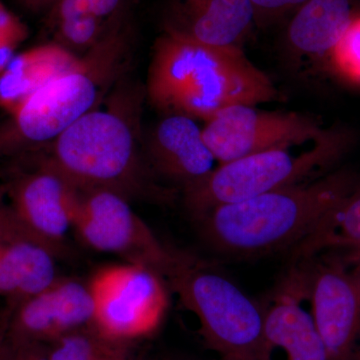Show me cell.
<instances>
[{
	"label": "cell",
	"mask_w": 360,
	"mask_h": 360,
	"mask_svg": "<svg viewBox=\"0 0 360 360\" xmlns=\"http://www.w3.org/2000/svg\"><path fill=\"white\" fill-rule=\"evenodd\" d=\"M94 314L89 283L58 277L46 290L4 315L6 335L49 345L72 331L91 326Z\"/></svg>",
	"instance_id": "cell-12"
},
{
	"label": "cell",
	"mask_w": 360,
	"mask_h": 360,
	"mask_svg": "<svg viewBox=\"0 0 360 360\" xmlns=\"http://www.w3.org/2000/svg\"><path fill=\"white\" fill-rule=\"evenodd\" d=\"M89 285L94 304L91 328L110 342L122 345L153 335L167 314L165 278L150 267L106 265Z\"/></svg>",
	"instance_id": "cell-7"
},
{
	"label": "cell",
	"mask_w": 360,
	"mask_h": 360,
	"mask_svg": "<svg viewBox=\"0 0 360 360\" xmlns=\"http://www.w3.org/2000/svg\"><path fill=\"white\" fill-rule=\"evenodd\" d=\"M355 187L350 175H329L217 206L196 220L205 243L217 252L259 257L293 250Z\"/></svg>",
	"instance_id": "cell-3"
},
{
	"label": "cell",
	"mask_w": 360,
	"mask_h": 360,
	"mask_svg": "<svg viewBox=\"0 0 360 360\" xmlns=\"http://www.w3.org/2000/svg\"><path fill=\"white\" fill-rule=\"evenodd\" d=\"M20 1L32 11H41L44 8H51L56 0H20Z\"/></svg>",
	"instance_id": "cell-28"
},
{
	"label": "cell",
	"mask_w": 360,
	"mask_h": 360,
	"mask_svg": "<svg viewBox=\"0 0 360 360\" xmlns=\"http://www.w3.org/2000/svg\"><path fill=\"white\" fill-rule=\"evenodd\" d=\"M354 257L356 258L357 262H360V251H355Z\"/></svg>",
	"instance_id": "cell-31"
},
{
	"label": "cell",
	"mask_w": 360,
	"mask_h": 360,
	"mask_svg": "<svg viewBox=\"0 0 360 360\" xmlns=\"http://www.w3.org/2000/svg\"><path fill=\"white\" fill-rule=\"evenodd\" d=\"M0 184L20 219L65 253L80 191L56 169L28 151L1 162Z\"/></svg>",
	"instance_id": "cell-8"
},
{
	"label": "cell",
	"mask_w": 360,
	"mask_h": 360,
	"mask_svg": "<svg viewBox=\"0 0 360 360\" xmlns=\"http://www.w3.org/2000/svg\"><path fill=\"white\" fill-rule=\"evenodd\" d=\"M300 264L328 360L354 359L360 341V262L354 271L335 262Z\"/></svg>",
	"instance_id": "cell-11"
},
{
	"label": "cell",
	"mask_w": 360,
	"mask_h": 360,
	"mask_svg": "<svg viewBox=\"0 0 360 360\" xmlns=\"http://www.w3.org/2000/svg\"><path fill=\"white\" fill-rule=\"evenodd\" d=\"M329 248H350L360 251V186L347 194L292 250L296 264L309 262L316 253Z\"/></svg>",
	"instance_id": "cell-19"
},
{
	"label": "cell",
	"mask_w": 360,
	"mask_h": 360,
	"mask_svg": "<svg viewBox=\"0 0 360 360\" xmlns=\"http://www.w3.org/2000/svg\"><path fill=\"white\" fill-rule=\"evenodd\" d=\"M144 87L125 75L98 106L49 146L32 151L79 191L103 189L129 200L170 202L174 189L158 186L144 153Z\"/></svg>",
	"instance_id": "cell-1"
},
{
	"label": "cell",
	"mask_w": 360,
	"mask_h": 360,
	"mask_svg": "<svg viewBox=\"0 0 360 360\" xmlns=\"http://www.w3.org/2000/svg\"><path fill=\"white\" fill-rule=\"evenodd\" d=\"M329 59L341 77L360 85V13Z\"/></svg>",
	"instance_id": "cell-23"
},
{
	"label": "cell",
	"mask_w": 360,
	"mask_h": 360,
	"mask_svg": "<svg viewBox=\"0 0 360 360\" xmlns=\"http://www.w3.org/2000/svg\"><path fill=\"white\" fill-rule=\"evenodd\" d=\"M78 58L53 41L14 54L0 73V110L13 115L45 85L72 68Z\"/></svg>",
	"instance_id": "cell-16"
},
{
	"label": "cell",
	"mask_w": 360,
	"mask_h": 360,
	"mask_svg": "<svg viewBox=\"0 0 360 360\" xmlns=\"http://www.w3.org/2000/svg\"><path fill=\"white\" fill-rule=\"evenodd\" d=\"M0 360H49L47 345L6 335L0 347Z\"/></svg>",
	"instance_id": "cell-25"
},
{
	"label": "cell",
	"mask_w": 360,
	"mask_h": 360,
	"mask_svg": "<svg viewBox=\"0 0 360 360\" xmlns=\"http://www.w3.org/2000/svg\"><path fill=\"white\" fill-rule=\"evenodd\" d=\"M307 290L293 270L265 309L264 347L259 360H328L310 311L302 307Z\"/></svg>",
	"instance_id": "cell-13"
},
{
	"label": "cell",
	"mask_w": 360,
	"mask_h": 360,
	"mask_svg": "<svg viewBox=\"0 0 360 360\" xmlns=\"http://www.w3.org/2000/svg\"><path fill=\"white\" fill-rule=\"evenodd\" d=\"M54 251L32 241L0 243V296L11 311L58 278Z\"/></svg>",
	"instance_id": "cell-18"
},
{
	"label": "cell",
	"mask_w": 360,
	"mask_h": 360,
	"mask_svg": "<svg viewBox=\"0 0 360 360\" xmlns=\"http://www.w3.org/2000/svg\"><path fill=\"white\" fill-rule=\"evenodd\" d=\"M255 20L251 0H167L165 32L213 47H239Z\"/></svg>",
	"instance_id": "cell-15"
},
{
	"label": "cell",
	"mask_w": 360,
	"mask_h": 360,
	"mask_svg": "<svg viewBox=\"0 0 360 360\" xmlns=\"http://www.w3.org/2000/svg\"><path fill=\"white\" fill-rule=\"evenodd\" d=\"M127 0H56L51 7L47 25L75 15H91L110 23L124 20Z\"/></svg>",
	"instance_id": "cell-21"
},
{
	"label": "cell",
	"mask_w": 360,
	"mask_h": 360,
	"mask_svg": "<svg viewBox=\"0 0 360 360\" xmlns=\"http://www.w3.org/2000/svg\"><path fill=\"white\" fill-rule=\"evenodd\" d=\"M220 360H238L236 359H232V357H221Z\"/></svg>",
	"instance_id": "cell-32"
},
{
	"label": "cell",
	"mask_w": 360,
	"mask_h": 360,
	"mask_svg": "<svg viewBox=\"0 0 360 360\" xmlns=\"http://www.w3.org/2000/svg\"><path fill=\"white\" fill-rule=\"evenodd\" d=\"M6 321L4 319V315L0 317V347H1L2 342L6 340Z\"/></svg>",
	"instance_id": "cell-29"
},
{
	"label": "cell",
	"mask_w": 360,
	"mask_h": 360,
	"mask_svg": "<svg viewBox=\"0 0 360 360\" xmlns=\"http://www.w3.org/2000/svg\"><path fill=\"white\" fill-rule=\"evenodd\" d=\"M328 131L307 116L266 112L245 104L219 111L202 129L206 144L220 165L271 149L291 148L316 141Z\"/></svg>",
	"instance_id": "cell-10"
},
{
	"label": "cell",
	"mask_w": 360,
	"mask_h": 360,
	"mask_svg": "<svg viewBox=\"0 0 360 360\" xmlns=\"http://www.w3.org/2000/svg\"><path fill=\"white\" fill-rule=\"evenodd\" d=\"M101 340L91 326L72 331L46 345L49 360H94Z\"/></svg>",
	"instance_id": "cell-22"
},
{
	"label": "cell",
	"mask_w": 360,
	"mask_h": 360,
	"mask_svg": "<svg viewBox=\"0 0 360 360\" xmlns=\"http://www.w3.org/2000/svg\"><path fill=\"white\" fill-rule=\"evenodd\" d=\"M73 229L94 250L150 267L162 276L172 262V248L163 245L129 200L115 191H80Z\"/></svg>",
	"instance_id": "cell-9"
},
{
	"label": "cell",
	"mask_w": 360,
	"mask_h": 360,
	"mask_svg": "<svg viewBox=\"0 0 360 360\" xmlns=\"http://www.w3.org/2000/svg\"><path fill=\"white\" fill-rule=\"evenodd\" d=\"M20 240L32 241V243L46 246L54 251L58 257H63L65 255L63 251L45 240L20 219L13 206L7 200L4 188L0 184V243Z\"/></svg>",
	"instance_id": "cell-24"
},
{
	"label": "cell",
	"mask_w": 360,
	"mask_h": 360,
	"mask_svg": "<svg viewBox=\"0 0 360 360\" xmlns=\"http://www.w3.org/2000/svg\"><path fill=\"white\" fill-rule=\"evenodd\" d=\"M163 276L181 304L198 319L208 347L220 357L260 359L265 309L231 279L205 260L175 250Z\"/></svg>",
	"instance_id": "cell-5"
},
{
	"label": "cell",
	"mask_w": 360,
	"mask_h": 360,
	"mask_svg": "<svg viewBox=\"0 0 360 360\" xmlns=\"http://www.w3.org/2000/svg\"><path fill=\"white\" fill-rule=\"evenodd\" d=\"M94 360H127L125 354L120 348L118 343L101 340Z\"/></svg>",
	"instance_id": "cell-27"
},
{
	"label": "cell",
	"mask_w": 360,
	"mask_h": 360,
	"mask_svg": "<svg viewBox=\"0 0 360 360\" xmlns=\"http://www.w3.org/2000/svg\"><path fill=\"white\" fill-rule=\"evenodd\" d=\"M352 360H360V343L359 348H357L356 352H355L354 359Z\"/></svg>",
	"instance_id": "cell-30"
},
{
	"label": "cell",
	"mask_w": 360,
	"mask_h": 360,
	"mask_svg": "<svg viewBox=\"0 0 360 360\" xmlns=\"http://www.w3.org/2000/svg\"><path fill=\"white\" fill-rule=\"evenodd\" d=\"M357 13L355 0H309L293 13L286 40L298 53L330 58Z\"/></svg>",
	"instance_id": "cell-17"
},
{
	"label": "cell",
	"mask_w": 360,
	"mask_h": 360,
	"mask_svg": "<svg viewBox=\"0 0 360 360\" xmlns=\"http://www.w3.org/2000/svg\"><path fill=\"white\" fill-rule=\"evenodd\" d=\"M309 0H251L257 22L265 23L284 14L295 13Z\"/></svg>",
	"instance_id": "cell-26"
},
{
	"label": "cell",
	"mask_w": 360,
	"mask_h": 360,
	"mask_svg": "<svg viewBox=\"0 0 360 360\" xmlns=\"http://www.w3.org/2000/svg\"><path fill=\"white\" fill-rule=\"evenodd\" d=\"M144 90L163 115L205 122L229 106H255L278 96L239 47L208 46L167 32L153 46Z\"/></svg>",
	"instance_id": "cell-2"
},
{
	"label": "cell",
	"mask_w": 360,
	"mask_h": 360,
	"mask_svg": "<svg viewBox=\"0 0 360 360\" xmlns=\"http://www.w3.org/2000/svg\"><path fill=\"white\" fill-rule=\"evenodd\" d=\"M122 21L110 23L91 15H75L56 21L49 27L53 37L52 41L80 58L101 44Z\"/></svg>",
	"instance_id": "cell-20"
},
{
	"label": "cell",
	"mask_w": 360,
	"mask_h": 360,
	"mask_svg": "<svg viewBox=\"0 0 360 360\" xmlns=\"http://www.w3.org/2000/svg\"><path fill=\"white\" fill-rule=\"evenodd\" d=\"M151 172L184 187L193 186L214 169V155L202 129L186 115H165L144 141Z\"/></svg>",
	"instance_id": "cell-14"
},
{
	"label": "cell",
	"mask_w": 360,
	"mask_h": 360,
	"mask_svg": "<svg viewBox=\"0 0 360 360\" xmlns=\"http://www.w3.org/2000/svg\"><path fill=\"white\" fill-rule=\"evenodd\" d=\"M347 146V135L328 131L300 155H293L290 148H276L220 165L198 184L184 189V203L198 219L217 206L303 184L335 162Z\"/></svg>",
	"instance_id": "cell-6"
},
{
	"label": "cell",
	"mask_w": 360,
	"mask_h": 360,
	"mask_svg": "<svg viewBox=\"0 0 360 360\" xmlns=\"http://www.w3.org/2000/svg\"><path fill=\"white\" fill-rule=\"evenodd\" d=\"M134 51L127 20L116 25L72 68L0 123V163L49 146L103 103L125 75Z\"/></svg>",
	"instance_id": "cell-4"
}]
</instances>
